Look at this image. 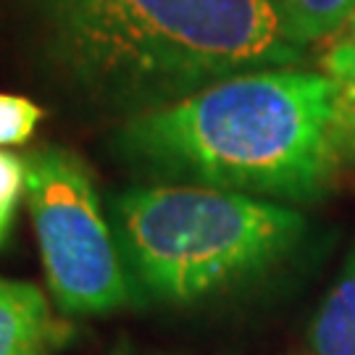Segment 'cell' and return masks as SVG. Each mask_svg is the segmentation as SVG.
Wrapping results in <instances>:
<instances>
[{
  "mask_svg": "<svg viewBox=\"0 0 355 355\" xmlns=\"http://www.w3.org/2000/svg\"><path fill=\"white\" fill-rule=\"evenodd\" d=\"M111 145L148 174L253 198L311 200L343 161L337 82L297 66L245 71L121 121Z\"/></svg>",
  "mask_w": 355,
  "mask_h": 355,
  "instance_id": "2",
  "label": "cell"
},
{
  "mask_svg": "<svg viewBox=\"0 0 355 355\" xmlns=\"http://www.w3.org/2000/svg\"><path fill=\"white\" fill-rule=\"evenodd\" d=\"M26 192V164L16 153L0 150V248L11 234L16 208Z\"/></svg>",
  "mask_w": 355,
  "mask_h": 355,
  "instance_id": "9",
  "label": "cell"
},
{
  "mask_svg": "<svg viewBox=\"0 0 355 355\" xmlns=\"http://www.w3.org/2000/svg\"><path fill=\"white\" fill-rule=\"evenodd\" d=\"M313 355H355V245L311 324Z\"/></svg>",
  "mask_w": 355,
  "mask_h": 355,
  "instance_id": "6",
  "label": "cell"
},
{
  "mask_svg": "<svg viewBox=\"0 0 355 355\" xmlns=\"http://www.w3.org/2000/svg\"><path fill=\"white\" fill-rule=\"evenodd\" d=\"M111 211L135 277L177 305L263 274L305 234V218L287 205L203 184L132 187Z\"/></svg>",
  "mask_w": 355,
  "mask_h": 355,
  "instance_id": "3",
  "label": "cell"
},
{
  "mask_svg": "<svg viewBox=\"0 0 355 355\" xmlns=\"http://www.w3.org/2000/svg\"><path fill=\"white\" fill-rule=\"evenodd\" d=\"M45 119V108L24 95L0 92V148L24 145Z\"/></svg>",
  "mask_w": 355,
  "mask_h": 355,
  "instance_id": "8",
  "label": "cell"
},
{
  "mask_svg": "<svg viewBox=\"0 0 355 355\" xmlns=\"http://www.w3.org/2000/svg\"><path fill=\"white\" fill-rule=\"evenodd\" d=\"M16 16L55 87L124 121L305 58L279 0H16Z\"/></svg>",
  "mask_w": 355,
  "mask_h": 355,
  "instance_id": "1",
  "label": "cell"
},
{
  "mask_svg": "<svg viewBox=\"0 0 355 355\" xmlns=\"http://www.w3.org/2000/svg\"><path fill=\"white\" fill-rule=\"evenodd\" d=\"M74 334V324L53 313L40 287L0 279V355H55Z\"/></svg>",
  "mask_w": 355,
  "mask_h": 355,
  "instance_id": "5",
  "label": "cell"
},
{
  "mask_svg": "<svg viewBox=\"0 0 355 355\" xmlns=\"http://www.w3.org/2000/svg\"><path fill=\"white\" fill-rule=\"evenodd\" d=\"M350 24H355V19H353V21H350ZM350 24H347V26H350Z\"/></svg>",
  "mask_w": 355,
  "mask_h": 355,
  "instance_id": "12",
  "label": "cell"
},
{
  "mask_svg": "<svg viewBox=\"0 0 355 355\" xmlns=\"http://www.w3.org/2000/svg\"><path fill=\"white\" fill-rule=\"evenodd\" d=\"M24 164L40 258L58 308L69 316L124 308L132 284L87 164L58 145L37 148Z\"/></svg>",
  "mask_w": 355,
  "mask_h": 355,
  "instance_id": "4",
  "label": "cell"
},
{
  "mask_svg": "<svg viewBox=\"0 0 355 355\" xmlns=\"http://www.w3.org/2000/svg\"><path fill=\"white\" fill-rule=\"evenodd\" d=\"M337 82V145L343 158H355V74Z\"/></svg>",
  "mask_w": 355,
  "mask_h": 355,
  "instance_id": "10",
  "label": "cell"
},
{
  "mask_svg": "<svg viewBox=\"0 0 355 355\" xmlns=\"http://www.w3.org/2000/svg\"><path fill=\"white\" fill-rule=\"evenodd\" d=\"M321 71L331 79L355 74V24L345 26L321 55Z\"/></svg>",
  "mask_w": 355,
  "mask_h": 355,
  "instance_id": "11",
  "label": "cell"
},
{
  "mask_svg": "<svg viewBox=\"0 0 355 355\" xmlns=\"http://www.w3.org/2000/svg\"><path fill=\"white\" fill-rule=\"evenodd\" d=\"M300 45L334 40L355 19V0H279Z\"/></svg>",
  "mask_w": 355,
  "mask_h": 355,
  "instance_id": "7",
  "label": "cell"
}]
</instances>
